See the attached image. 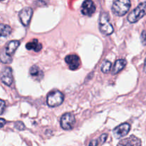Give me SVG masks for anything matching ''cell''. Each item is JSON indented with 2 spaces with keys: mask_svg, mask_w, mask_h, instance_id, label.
Segmentation results:
<instances>
[{
  "mask_svg": "<svg viewBox=\"0 0 146 146\" xmlns=\"http://www.w3.org/2000/svg\"><path fill=\"white\" fill-rule=\"evenodd\" d=\"M131 7L130 0H115L112 6V11L116 16L122 17L128 12Z\"/></svg>",
  "mask_w": 146,
  "mask_h": 146,
  "instance_id": "cell-1",
  "label": "cell"
},
{
  "mask_svg": "<svg viewBox=\"0 0 146 146\" xmlns=\"http://www.w3.org/2000/svg\"><path fill=\"white\" fill-rule=\"evenodd\" d=\"M99 29L104 35H111L114 31L113 27L110 22L109 15L106 12L101 14L99 21Z\"/></svg>",
  "mask_w": 146,
  "mask_h": 146,
  "instance_id": "cell-2",
  "label": "cell"
},
{
  "mask_svg": "<svg viewBox=\"0 0 146 146\" xmlns=\"http://www.w3.org/2000/svg\"><path fill=\"white\" fill-rule=\"evenodd\" d=\"M146 14V1L142 2L134 9L128 17V20L130 23H135L142 19Z\"/></svg>",
  "mask_w": 146,
  "mask_h": 146,
  "instance_id": "cell-3",
  "label": "cell"
},
{
  "mask_svg": "<svg viewBox=\"0 0 146 146\" xmlns=\"http://www.w3.org/2000/svg\"><path fill=\"white\" fill-rule=\"evenodd\" d=\"M64 94L59 91H53L47 96V104L50 107H57L64 102Z\"/></svg>",
  "mask_w": 146,
  "mask_h": 146,
  "instance_id": "cell-4",
  "label": "cell"
},
{
  "mask_svg": "<svg viewBox=\"0 0 146 146\" xmlns=\"http://www.w3.org/2000/svg\"><path fill=\"white\" fill-rule=\"evenodd\" d=\"M60 122H61V126L63 129L66 131L71 130L75 125V117L72 113H65L62 115Z\"/></svg>",
  "mask_w": 146,
  "mask_h": 146,
  "instance_id": "cell-5",
  "label": "cell"
},
{
  "mask_svg": "<svg viewBox=\"0 0 146 146\" xmlns=\"http://www.w3.org/2000/svg\"><path fill=\"white\" fill-rule=\"evenodd\" d=\"M32 14L33 10L30 7H25L19 13V18L21 23L24 27H27L29 25L30 20L32 17Z\"/></svg>",
  "mask_w": 146,
  "mask_h": 146,
  "instance_id": "cell-6",
  "label": "cell"
},
{
  "mask_svg": "<svg viewBox=\"0 0 146 146\" xmlns=\"http://www.w3.org/2000/svg\"><path fill=\"white\" fill-rule=\"evenodd\" d=\"M96 7L92 0H85L81 6V13L84 15L91 17L95 13Z\"/></svg>",
  "mask_w": 146,
  "mask_h": 146,
  "instance_id": "cell-7",
  "label": "cell"
},
{
  "mask_svg": "<svg viewBox=\"0 0 146 146\" xmlns=\"http://www.w3.org/2000/svg\"><path fill=\"white\" fill-rule=\"evenodd\" d=\"M130 129H131V125L125 123L117 126L113 130V134L116 138H121L125 136L129 133Z\"/></svg>",
  "mask_w": 146,
  "mask_h": 146,
  "instance_id": "cell-8",
  "label": "cell"
},
{
  "mask_svg": "<svg viewBox=\"0 0 146 146\" xmlns=\"http://www.w3.org/2000/svg\"><path fill=\"white\" fill-rule=\"evenodd\" d=\"M65 61L67 65L68 66V68L71 70L78 69L80 66V64H81L79 57L75 54L67 56L65 58Z\"/></svg>",
  "mask_w": 146,
  "mask_h": 146,
  "instance_id": "cell-9",
  "label": "cell"
},
{
  "mask_svg": "<svg viewBox=\"0 0 146 146\" xmlns=\"http://www.w3.org/2000/svg\"><path fill=\"white\" fill-rule=\"evenodd\" d=\"M1 80L4 84L7 86H10L13 83V76H12V70L10 67H5L2 70L1 74Z\"/></svg>",
  "mask_w": 146,
  "mask_h": 146,
  "instance_id": "cell-10",
  "label": "cell"
},
{
  "mask_svg": "<svg viewBox=\"0 0 146 146\" xmlns=\"http://www.w3.org/2000/svg\"><path fill=\"white\" fill-rule=\"evenodd\" d=\"M117 146H141V141L135 135H131L121 140Z\"/></svg>",
  "mask_w": 146,
  "mask_h": 146,
  "instance_id": "cell-11",
  "label": "cell"
},
{
  "mask_svg": "<svg viewBox=\"0 0 146 146\" xmlns=\"http://www.w3.org/2000/svg\"><path fill=\"white\" fill-rule=\"evenodd\" d=\"M20 45V42L17 40L11 41L8 43L7 46L5 47V53L9 56H12L13 54L15 53L16 50L17 49Z\"/></svg>",
  "mask_w": 146,
  "mask_h": 146,
  "instance_id": "cell-12",
  "label": "cell"
},
{
  "mask_svg": "<svg viewBox=\"0 0 146 146\" xmlns=\"http://www.w3.org/2000/svg\"><path fill=\"white\" fill-rule=\"evenodd\" d=\"M29 73L31 77L36 81H41L44 77V73L37 66H32L30 68Z\"/></svg>",
  "mask_w": 146,
  "mask_h": 146,
  "instance_id": "cell-13",
  "label": "cell"
},
{
  "mask_svg": "<svg viewBox=\"0 0 146 146\" xmlns=\"http://www.w3.org/2000/svg\"><path fill=\"white\" fill-rule=\"evenodd\" d=\"M26 48L28 50H32V51H36V52H38L42 48V45H41V44L38 43V40L36 38H34L32 41L28 42L26 44Z\"/></svg>",
  "mask_w": 146,
  "mask_h": 146,
  "instance_id": "cell-14",
  "label": "cell"
},
{
  "mask_svg": "<svg viewBox=\"0 0 146 146\" xmlns=\"http://www.w3.org/2000/svg\"><path fill=\"white\" fill-rule=\"evenodd\" d=\"M127 62L125 59L123 58H121L115 61V64H114L113 67L112 73L113 74H117L119 73L120 71H122L124 68H125V65H126Z\"/></svg>",
  "mask_w": 146,
  "mask_h": 146,
  "instance_id": "cell-15",
  "label": "cell"
},
{
  "mask_svg": "<svg viewBox=\"0 0 146 146\" xmlns=\"http://www.w3.org/2000/svg\"><path fill=\"white\" fill-rule=\"evenodd\" d=\"M11 33V28L9 25L1 24V36L7 37L9 36Z\"/></svg>",
  "mask_w": 146,
  "mask_h": 146,
  "instance_id": "cell-16",
  "label": "cell"
},
{
  "mask_svg": "<svg viewBox=\"0 0 146 146\" xmlns=\"http://www.w3.org/2000/svg\"><path fill=\"white\" fill-rule=\"evenodd\" d=\"M111 68V63L109 61L106 60L101 66V71L104 74H107Z\"/></svg>",
  "mask_w": 146,
  "mask_h": 146,
  "instance_id": "cell-17",
  "label": "cell"
},
{
  "mask_svg": "<svg viewBox=\"0 0 146 146\" xmlns=\"http://www.w3.org/2000/svg\"><path fill=\"white\" fill-rule=\"evenodd\" d=\"M14 126L19 131H24L25 129V125L21 121H17V122H16L15 124H14Z\"/></svg>",
  "mask_w": 146,
  "mask_h": 146,
  "instance_id": "cell-18",
  "label": "cell"
},
{
  "mask_svg": "<svg viewBox=\"0 0 146 146\" xmlns=\"http://www.w3.org/2000/svg\"><path fill=\"white\" fill-rule=\"evenodd\" d=\"M141 43H142L144 46H146V31H142V33H141Z\"/></svg>",
  "mask_w": 146,
  "mask_h": 146,
  "instance_id": "cell-19",
  "label": "cell"
},
{
  "mask_svg": "<svg viewBox=\"0 0 146 146\" xmlns=\"http://www.w3.org/2000/svg\"><path fill=\"white\" fill-rule=\"evenodd\" d=\"M107 137H108V135L107 134H103V135H101V137L99 138V141L101 142V143H104V142H105L106 141L107 139Z\"/></svg>",
  "mask_w": 146,
  "mask_h": 146,
  "instance_id": "cell-20",
  "label": "cell"
},
{
  "mask_svg": "<svg viewBox=\"0 0 146 146\" xmlns=\"http://www.w3.org/2000/svg\"><path fill=\"white\" fill-rule=\"evenodd\" d=\"M99 140H94L89 143V146H98Z\"/></svg>",
  "mask_w": 146,
  "mask_h": 146,
  "instance_id": "cell-21",
  "label": "cell"
},
{
  "mask_svg": "<svg viewBox=\"0 0 146 146\" xmlns=\"http://www.w3.org/2000/svg\"><path fill=\"white\" fill-rule=\"evenodd\" d=\"M4 108H5V103H4V101H3V100H1V114H2L3 113H4Z\"/></svg>",
  "mask_w": 146,
  "mask_h": 146,
  "instance_id": "cell-22",
  "label": "cell"
},
{
  "mask_svg": "<svg viewBox=\"0 0 146 146\" xmlns=\"http://www.w3.org/2000/svg\"><path fill=\"white\" fill-rule=\"evenodd\" d=\"M5 122H6V121H4V120L3 119V118H1V128H3V127H4Z\"/></svg>",
  "mask_w": 146,
  "mask_h": 146,
  "instance_id": "cell-23",
  "label": "cell"
},
{
  "mask_svg": "<svg viewBox=\"0 0 146 146\" xmlns=\"http://www.w3.org/2000/svg\"><path fill=\"white\" fill-rule=\"evenodd\" d=\"M144 71L146 73V58L145 60V64H144Z\"/></svg>",
  "mask_w": 146,
  "mask_h": 146,
  "instance_id": "cell-24",
  "label": "cell"
},
{
  "mask_svg": "<svg viewBox=\"0 0 146 146\" xmlns=\"http://www.w3.org/2000/svg\"><path fill=\"white\" fill-rule=\"evenodd\" d=\"M1 1H4V0H1Z\"/></svg>",
  "mask_w": 146,
  "mask_h": 146,
  "instance_id": "cell-25",
  "label": "cell"
}]
</instances>
